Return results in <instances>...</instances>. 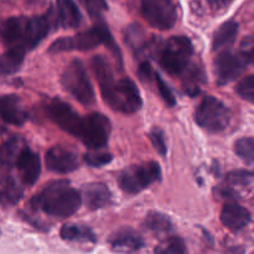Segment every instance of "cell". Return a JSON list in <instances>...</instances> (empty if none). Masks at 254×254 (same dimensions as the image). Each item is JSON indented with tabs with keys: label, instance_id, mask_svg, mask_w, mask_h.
Returning a JSON list of instances; mask_svg holds the SVG:
<instances>
[{
	"label": "cell",
	"instance_id": "cell-1",
	"mask_svg": "<svg viewBox=\"0 0 254 254\" xmlns=\"http://www.w3.org/2000/svg\"><path fill=\"white\" fill-rule=\"evenodd\" d=\"M35 210L57 218H67L74 215L82 205V196L66 181L54 183L45 188L31 200Z\"/></svg>",
	"mask_w": 254,
	"mask_h": 254
},
{
	"label": "cell",
	"instance_id": "cell-2",
	"mask_svg": "<svg viewBox=\"0 0 254 254\" xmlns=\"http://www.w3.org/2000/svg\"><path fill=\"white\" fill-rule=\"evenodd\" d=\"M99 45H104L122 64L121 50L114 41L107 25L102 21L86 31L74 35V36L61 37V39L56 40L50 45L49 52L50 54H60V52L67 51H88V50L96 49Z\"/></svg>",
	"mask_w": 254,
	"mask_h": 254
},
{
	"label": "cell",
	"instance_id": "cell-3",
	"mask_svg": "<svg viewBox=\"0 0 254 254\" xmlns=\"http://www.w3.org/2000/svg\"><path fill=\"white\" fill-rule=\"evenodd\" d=\"M192 57V42L185 36L170 37L159 52L160 66L173 76L183 77L193 66Z\"/></svg>",
	"mask_w": 254,
	"mask_h": 254
},
{
	"label": "cell",
	"instance_id": "cell-4",
	"mask_svg": "<svg viewBox=\"0 0 254 254\" xmlns=\"http://www.w3.org/2000/svg\"><path fill=\"white\" fill-rule=\"evenodd\" d=\"M61 83L64 91L68 92L82 106H93L96 102L93 84L89 79L83 62L73 60L67 64L61 76Z\"/></svg>",
	"mask_w": 254,
	"mask_h": 254
},
{
	"label": "cell",
	"instance_id": "cell-5",
	"mask_svg": "<svg viewBox=\"0 0 254 254\" xmlns=\"http://www.w3.org/2000/svg\"><path fill=\"white\" fill-rule=\"evenodd\" d=\"M195 121L208 133H222L231 123V112L220 99L207 96L198 104Z\"/></svg>",
	"mask_w": 254,
	"mask_h": 254
},
{
	"label": "cell",
	"instance_id": "cell-6",
	"mask_svg": "<svg viewBox=\"0 0 254 254\" xmlns=\"http://www.w3.org/2000/svg\"><path fill=\"white\" fill-rule=\"evenodd\" d=\"M113 111L124 114H133L143 106L140 92L130 78H121L113 83L108 92L103 96Z\"/></svg>",
	"mask_w": 254,
	"mask_h": 254
},
{
	"label": "cell",
	"instance_id": "cell-7",
	"mask_svg": "<svg viewBox=\"0 0 254 254\" xmlns=\"http://www.w3.org/2000/svg\"><path fill=\"white\" fill-rule=\"evenodd\" d=\"M160 178L161 170L159 164L155 161H148L122 171L118 178V184L126 193L135 195L149 188L155 181L160 180Z\"/></svg>",
	"mask_w": 254,
	"mask_h": 254
},
{
	"label": "cell",
	"instance_id": "cell-8",
	"mask_svg": "<svg viewBox=\"0 0 254 254\" xmlns=\"http://www.w3.org/2000/svg\"><path fill=\"white\" fill-rule=\"evenodd\" d=\"M112 126L109 119L102 113H89L82 118L77 138L91 150H101L107 145Z\"/></svg>",
	"mask_w": 254,
	"mask_h": 254
},
{
	"label": "cell",
	"instance_id": "cell-9",
	"mask_svg": "<svg viewBox=\"0 0 254 254\" xmlns=\"http://www.w3.org/2000/svg\"><path fill=\"white\" fill-rule=\"evenodd\" d=\"M140 12L154 29L168 31L178 22V9L173 0H141Z\"/></svg>",
	"mask_w": 254,
	"mask_h": 254
},
{
	"label": "cell",
	"instance_id": "cell-10",
	"mask_svg": "<svg viewBox=\"0 0 254 254\" xmlns=\"http://www.w3.org/2000/svg\"><path fill=\"white\" fill-rule=\"evenodd\" d=\"M248 62L240 52L225 50L215 60V73L218 84H228L237 79L248 66Z\"/></svg>",
	"mask_w": 254,
	"mask_h": 254
},
{
	"label": "cell",
	"instance_id": "cell-11",
	"mask_svg": "<svg viewBox=\"0 0 254 254\" xmlns=\"http://www.w3.org/2000/svg\"><path fill=\"white\" fill-rule=\"evenodd\" d=\"M46 113L59 128L73 136H78L82 117L66 102L52 99L46 107Z\"/></svg>",
	"mask_w": 254,
	"mask_h": 254
},
{
	"label": "cell",
	"instance_id": "cell-12",
	"mask_svg": "<svg viewBox=\"0 0 254 254\" xmlns=\"http://www.w3.org/2000/svg\"><path fill=\"white\" fill-rule=\"evenodd\" d=\"M45 164L52 173L69 174L78 168L79 159L72 149L64 145H55L47 150Z\"/></svg>",
	"mask_w": 254,
	"mask_h": 254
},
{
	"label": "cell",
	"instance_id": "cell-13",
	"mask_svg": "<svg viewBox=\"0 0 254 254\" xmlns=\"http://www.w3.org/2000/svg\"><path fill=\"white\" fill-rule=\"evenodd\" d=\"M15 166L24 185L32 186L39 180L41 174V161L39 155L26 146H24L17 155Z\"/></svg>",
	"mask_w": 254,
	"mask_h": 254
},
{
	"label": "cell",
	"instance_id": "cell-14",
	"mask_svg": "<svg viewBox=\"0 0 254 254\" xmlns=\"http://www.w3.org/2000/svg\"><path fill=\"white\" fill-rule=\"evenodd\" d=\"M0 118L6 124L21 127L26 123L27 111L20 97L16 94L0 96Z\"/></svg>",
	"mask_w": 254,
	"mask_h": 254
},
{
	"label": "cell",
	"instance_id": "cell-15",
	"mask_svg": "<svg viewBox=\"0 0 254 254\" xmlns=\"http://www.w3.org/2000/svg\"><path fill=\"white\" fill-rule=\"evenodd\" d=\"M26 21L27 17L24 16H12L0 20V41L9 49L12 47L22 49Z\"/></svg>",
	"mask_w": 254,
	"mask_h": 254
},
{
	"label": "cell",
	"instance_id": "cell-16",
	"mask_svg": "<svg viewBox=\"0 0 254 254\" xmlns=\"http://www.w3.org/2000/svg\"><path fill=\"white\" fill-rule=\"evenodd\" d=\"M50 29H51V19L49 15L27 17L22 49L25 51L35 49L47 36Z\"/></svg>",
	"mask_w": 254,
	"mask_h": 254
},
{
	"label": "cell",
	"instance_id": "cell-17",
	"mask_svg": "<svg viewBox=\"0 0 254 254\" xmlns=\"http://www.w3.org/2000/svg\"><path fill=\"white\" fill-rule=\"evenodd\" d=\"M251 221H252V215L250 211L235 201H230L223 205L221 211V222L232 232H240L245 230Z\"/></svg>",
	"mask_w": 254,
	"mask_h": 254
},
{
	"label": "cell",
	"instance_id": "cell-18",
	"mask_svg": "<svg viewBox=\"0 0 254 254\" xmlns=\"http://www.w3.org/2000/svg\"><path fill=\"white\" fill-rule=\"evenodd\" d=\"M109 245L114 252L131 254L144 247V240L136 231L129 227H123L111 236Z\"/></svg>",
	"mask_w": 254,
	"mask_h": 254
},
{
	"label": "cell",
	"instance_id": "cell-19",
	"mask_svg": "<svg viewBox=\"0 0 254 254\" xmlns=\"http://www.w3.org/2000/svg\"><path fill=\"white\" fill-rule=\"evenodd\" d=\"M57 20L64 29H77L83 21L81 10L74 0H56Z\"/></svg>",
	"mask_w": 254,
	"mask_h": 254
},
{
	"label": "cell",
	"instance_id": "cell-20",
	"mask_svg": "<svg viewBox=\"0 0 254 254\" xmlns=\"http://www.w3.org/2000/svg\"><path fill=\"white\" fill-rule=\"evenodd\" d=\"M83 197L86 205L91 210L107 207L112 201V193L108 186L102 183H92L83 188Z\"/></svg>",
	"mask_w": 254,
	"mask_h": 254
},
{
	"label": "cell",
	"instance_id": "cell-21",
	"mask_svg": "<svg viewBox=\"0 0 254 254\" xmlns=\"http://www.w3.org/2000/svg\"><path fill=\"white\" fill-rule=\"evenodd\" d=\"M91 64L94 74H96L97 77V82H98L99 84V88H101L102 97H103L104 94L111 89V87L113 86L114 82H116L113 68H112L108 60L104 56H102V55L94 56L93 59H92Z\"/></svg>",
	"mask_w": 254,
	"mask_h": 254
},
{
	"label": "cell",
	"instance_id": "cell-22",
	"mask_svg": "<svg viewBox=\"0 0 254 254\" xmlns=\"http://www.w3.org/2000/svg\"><path fill=\"white\" fill-rule=\"evenodd\" d=\"M22 193L24 191L12 176L0 174V205H15L21 200Z\"/></svg>",
	"mask_w": 254,
	"mask_h": 254
},
{
	"label": "cell",
	"instance_id": "cell-23",
	"mask_svg": "<svg viewBox=\"0 0 254 254\" xmlns=\"http://www.w3.org/2000/svg\"><path fill=\"white\" fill-rule=\"evenodd\" d=\"M238 35V24L235 20H228L221 25L213 35V51H225L236 41Z\"/></svg>",
	"mask_w": 254,
	"mask_h": 254
},
{
	"label": "cell",
	"instance_id": "cell-24",
	"mask_svg": "<svg viewBox=\"0 0 254 254\" xmlns=\"http://www.w3.org/2000/svg\"><path fill=\"white\" fill-rule=\"evenodd\" d=\"M60 236L62 240L68 241V242L96 243L97 241L96 235L91 228L83 225H77V223H66L62 226Z\"/></svg>",
	"mask_w": 254,
	"mask_h": 254
},
{
	"label": "cell",
	"instance_id": "cell-25",
	"mask_svg": "<svg viewBox=\"0 0 254 254\" xmlns=\"http://www.w3.org/2000/svg\"><path fill=\"white\" fill-rule=\"evenodd\" d=\"M25 51L19 47L7 49L4 54L0 55V77L9 76L20 69L24 64Z\"/></svg>",
	"mask_w": 254,
	"mask_h": 254
},
{
	"label": "cell",
	"instance_id": "cell-26",
	"mask_svg": "<svg viewBox=\"0 0 254 254\" xmlns=\"http://www.w3.org/2000/svg\"><path fill=\"white\" fill-rule=\"evenodd\" d=\"M22 148L24 146H22L21 140L16 136H12V138L4 141L1 148H0V168L6 169V170L11 169L15 165L17 155Z\"/></svg>",
	"mask_w": 254,
	"mask_h": 254
},
{
	"label": "cell",
	"instance_id": "cell-27",
	"mask_svg": "<svg viewBox=\"0 0 254 254\" xmlns=\"http://www.w3.org/2000/svg\"><path fill=\"white\" fill-rule=\"evenodd\" d=\"M144 226L146 227V230L155 233V235H164V233H168L173 230V225H171L170 218H169L168 216L159 212L149 213V215L146 216Z\"/></svg>",
	"mask_w": 254,
	"mask_h": 254
},
{
	"label": "cell",
	"instance_id": "cell-28",
	"mask_svg": "<svg viewBox=\"0 0 254 254\" xmlns=\"http://www.w3.org/2000/svg\"><path fill=\"white\" fill-rule=\"evenodd\" d=\"M124 39H126L127 45L130 47L131 51H134L135 54L144 51L146 46L145 41V32L141 29L139 25L133 24L130 26H128L124 32Z\"/></svg>",
	"mask_w": 254,
	"mask_h": 254
},
{
	"label": "cell",
	"instance_id": "cell-29",
	"mask_svg": "<svg viewBox=\"0 0 254 254\" xmlns=\"http://www.w3.org/2000/svg\"><path fill=\"white\" fill-rule=\"evenodd\" d=\"M154 254H188L185 242L180 237H168L156 246Z\"/></svg>",
	"mask_w": 254,
	"mask_h": 254
},
{
	"label": "cell",
	"instance_id": "cell-30",
	"mask_svg": "<svg viewBox=\"0 0 254 254\" xmlns=\"http://www.w3.org/2000/svg\"><path fill=\"white\" fill-rule=\"evenodd\" d=\"M235 151L245 163L252 165L254 160V140L252 136L238 139L235 144Z\"/></svg>",
	"mask_w": 254,
	"mask_h": 254
},
{
	"label": "cell",
	"instance_id": "cell-31",
	"mask_svg": "<svg viewBox=\"0 0 254 254\" xmlns=\"http://www.w3.org/2000/svg\"><path fill=\"white\" fill-rule=\"evenodd\" d=\"M253 181V174L247 170H235L231 171L226 176V185L236 190L237 186H242V188H247V186L252 185Z\"/></svg>",
	"mask_w": 254,
	"mask_h": 254
},
{
	"label": "cell",
	"instance_id": "cell-32",
	"mask_svg": "<svg viewBox=\"0 0 254 254\" xmlns=\"http://www.w3.org/2000/svg\"><path fill=\"white\" fill-rule=\"evenodd\" d=\"M112 160H113V155L108 153V151L92 150L91 153H87L84 155V161L89 166H93V168H101V166H104L111 163Z\"/></svg>",
	"mask_w": 254,
	"mask_h": 254
},
{
	"label": "cell",
	"instance_id": "cell-33",
	"mask_svg": "<svg viewBox=\"0 0 254 254\" xmlns=\"http://www.w3.org/2000/svg\"><path fill=\"white\" fill-rule=\"evenodd\" d=\"M237 93L245 101L253 103L254 101V76L248 74L247 77L242 78L237 84Z\"/></svg>",
	"mask_w": 254,
	"mask_h": 254
},
{
	"label": "cell",
	"instance_id": "cell-34",
	"mask_svg": "<svg viewBox=\"0 0 254 254\" xmlns=\"http://www.w3.org/2000/svg\"><path fill=\"white\" fill-rule=\"evenodd\" d=\"M154 82H155L156 89H158L159 94L161 96L163 101L165 102L169 107L175 106L176 104L175 96H174V93L171 92V89L169 88V86L166 84V82L161 78L160 74H159L158 72H155V74H154Z\"/></svg>",
	"mask_w": 254,
	"mask_h": 254
},
{
	"label": "cell",
	"instance_id": "cell-35",
	"mask_svg": "<svg viewBox=\"0 0 254 254\" xmlns=\"http://www.w3.org/2000/svg\"><path fill=\"white\" fill-rule=\"evenodd\" d=\"M149 139H150L154 149L159 153V155L165 156L166 153H168V148H166V140L164 131L160 128L154 127L150 130V133H149Z\"/></svg>",
	"mask_w": 254,
	"mask_h": 254
},
{
	"label": "cell",
	"instance_id": "cell-36",
	"mask_svg": "<svg viewBox=\"0 0 254 254\" xmlns=\"http://www.w3.org/2000/svg\"><path fill=\"white\" fill-rule=\"evenodd\" d=\"M82 1H83L88 14L93 19H101L102 14L108 9L106 0H82Z\"/></svg>",
	"mask_w": 254,
	"mask_h": 254
},
{
	"label": "cell",
	"instance_id": "cell-37",
	"mask_svg": "<svg viewBox=\"0 0 254 254\" xmlns=\"http://www.w3.org/2000/svg\"><path fill=\"white\" fill-rule=\"evenodd\" d=\"M253 51H254V44L252 36L246 37L242 41V45H241V51L240 54L247 60V62L250 64H253Z\"/></svg>",
	"mask_w": 254,
	"mask_h": 254
},
{
	"label": "cell",
	"instance_id": "cell-38",
	"mask_svg": "<svg viewBox=\"0 0 254 254\" xmlns=\"http://www.w3.org/2000/svg\"><path fill=\"white\" fill-rule=\"evenodd\" d=\"M233 0H207L210 6L213 10H223L227 6H230Z\"/></svg>",
	"mask_w": 254,
	"mask_h": 254
}]
</instances>
